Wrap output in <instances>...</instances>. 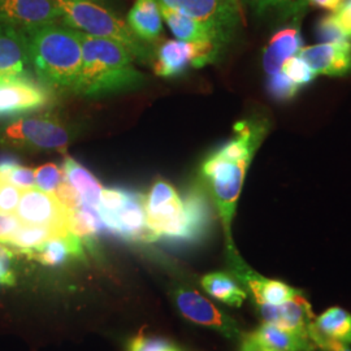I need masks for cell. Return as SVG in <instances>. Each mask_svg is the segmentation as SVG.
Listing matches in <instances>:
<instances>
[{"label": "cell", "mask_w": 351, "mask_h": 351, "mask_svg": "<svg viewBox=\"0 0 351 351\" xmlns=\"http://www.w3.org/2000/svg\"><path fill=\"white\" fill-rule=\"evenodd\" d=\"M82 64L73 93L81 97H101L138 88L145 75L133 65L134 58L119 42L80 32Z\"/></svg>", "instance_id": "1"}, {"label": "cell", "mask_w": 351, "mask_h": 351, "mask_svg": "<svg viewBox=\"0 0 351 351\" xmlns=\"http://www.w3.org/2000/svg\"><path fill=\"white\" fill-rule=\"evenodd\" d=\"M30 64L50 90L73 91L82 64L80 32L58 23L26 32Z\"/></svg>", "instance_id": "2"}, {"label": "cell", "mask_w": 351, "mask_h": 351, "mask_svg": "<svg viewBox=\"0 0 351 351\" xmlns=\"http://www.w3.org/2000/svg\"><path fill=\"white\" fill-rule=\"evenodd\" d=\"M60 11V20L81 33L119 42L139 63L152 62L150 46L136 37L125 21L94 0H53Z\"/></svg>", "instance_id": "3"}, {"label": "cell", "mask_w": 351, "mask_h": 351, "mask_svg": "<svg viewBox=\"0 0 351 351\" xmlns=\"http://www.w3.org/2000/svg\"><path fill=\"white\" fill-rule=\"evenodd\" d=\"M250 163V158L228 159L215 151L202 165V175L210 185L215 206L226 230L228 252L236 251L230 226Z\"/></svg>", "instance_id": "4"}, {"label": "cell", "mask_w": 351, "mask_h": 351, "mask_svg": "<svg viewBox=\"0 0 351 351\" xmlns=\"http://www.w3.org/2000/svg\"><path fill=\"white\" fill-rule=\"evenodd\" d=\"M73 139L72 130L52 113L20 117L0 132V143L30 151L64 152Z\"/></svg>", "instance_id": "5"}, {"label": "cell", "mask_w": 351, "mask_h": 351, "mask_svg": "<svg viewBox=\"0 0 351 351\" xmlns=\"http://www.w3.org/2000/svg\"><path fill=\"white\" fill-rule=\"evenodd\" d=\"M160 5L190 16L213 29L226 43L234 34L243 12L239 0H156Z\"/></svg>", "instance_id": "6"}, {"label": "cell", "mask_w": 351, "mask_h": 351, "mask_svg": "<svg viewBox=\"0 0 351 351\" xmlns=\"http://www.w3.org/2000/svg\"><path fill=\"white\" fill-rule=\"evenodd\" d=\"M220 50L221 46L215 42L165 40L159 43L154 55V72L164 78L177 77L182 75L189 66L202 68L213 63Z\"/></svg>", "instance_id": "7"}, {"label": "cell", "mask_w": 351, "mask_h": 351, "mask_svg": "<svg viewBox=\"0 0 351 351\" xmlns=\"http://www.w3.org/2000/svg\"><path fill=\"white\" fill-rule=\"evenodd\" d=\"M51 101L50 88L30 75H0V119L34 112Z\"/></svg>", "instance_id": "8"}, {"label": "cell", "mask_w": 351, "mask_h": 351, "mask_svg": "<svg viewBox=\"0 0 351 351\" xmlns=\"http://www.w3.org/2000/svg\"><path fill=\"white\" fill-rule=\"evenodd\" d=\"M69 213L53 194L33 188L23 190L14 215L21 224L50 226L64 237L71 233Z\"/></svg>", "instance_id": "9"}, {"label": "cell", "mask_w": 351, "mask_h": 351, "mask_svg": "<svg viewBox=\"0 0 351 351\" xmlns=\"http://www.w3.org/2000/svg\"><path fill=\"white\" fill-rule=\"evenodd\" d=\"M111 236L128 242H156V236L147 226L146 197L128 190L124 206L116 213H101Z\"/></svg>", "instance_id": "10"}, {"label": "cell", "mask_w": 351, "mask_h": 351, "mask_svg": "<svg viewBox=\"0 0 351 351\" xmlns=\"http://www.w3.org/2000/svg\"><path fill=\"white\" fill-rule=\"evenodd\" d=\"M176 303L182 316L193 323L210 326L228 339H239L242 335L239 324L230 316L221 313L195 290L180 289L176 293Z\"/></svg>", "instance_id": "11"}, {"label": "cell", "mask_w": 351, "mask_h": 351, "mask_svg": "<svg viewBox=\"0 0 351 351\" xmlns=\"http://www.w3.org/2000/svg\"><path fill=\"white\" fill-rule=\"evenodd\" d=\"M228 259L233 275L239 278L245 288L247 289L246 293H250L255 304H280L290 301L291 298L302 293L301 290L291 288L278 280H271L261 276L246 265L241 259L237 250L228 252Z\"/></svg>", "instance_id": "12"}, {"label": "cell", "mask_w": 351, "mask_h": 351, "mask_svg": "<svg viewBox=\"0 0 351 351\" xmlns=\"http://www.w3.org/2000/svg\"><path fill=\"white\" fill-rule=\"evenodd\" d=\"M60 17L53 0H0V23L25 32L58 23Z\"/></svg>", "instance_id": "13"}, {"label": "cell", "mask_w": 351, "mask_h": 351, "mask_svg": "<svg viewBox=\"0 0 351 351\" xmlns=\"http://www.w3.org/2000/svg\"><path fill=\"white\" fill-rule=\"evenodd\" d=\"M298 56L308 64L316 75L341 77L351 71V43L348 39L302 47Z\"/></svg>", "instance_id": "14"}, {"label": "cell", "mask_w": 351, "mask_h": 351, "mask_svg": "<svg viewBox=\"0 0 351 351\" xmlns=\"http://www.w3.org/2000/svg\"><path fill=\"white\" fill-rule=\"evenodd\" d=\"M256 307L259 308L264 323L285 328L308 337V328L313 324L315 317L310 303L302 293L290 301L280 304L259 303Z\"/></svg>", "instance_id": "15"}, {"label": "cell", "mask_w": 351, "mask_h": 351, "mask_svg": "<svg viewBox=\"0 0 351 351\" xmlns=\"http://www.w3.org/2000/svg\"><path fill=\"white\" fill-rule=\"evenodd\" d=\"M30 66L25 30L0 23V75H30Z\"/></svg>", "instance_id": "16"}, {"label": "cell", "mask_w": 351, "mask_h": 351, "mask_svg": "<svg viewBox=\"0 0 351 351\" xmlns=\"http://www.w3.org/2000/svg\"><path fill=\"white\" fill-rule=\"evenodd\" d=\"M163 16L156 0H136L128 13L126 24L132 33L142 42L151 45L160 39L163 30Z\"/></svg>", "instance_id": "17"}, {"label": "cell", "mask_w": 351, "mask_h": 351, "mask_svg": "<svg viewBox=\"0 0 351 351\" xmlns=\"http://www.w3.org/2000/svg\"><path fill=\"white\" fill-rule=\"evenodd\" d=\"M302 47L303 43L298 26H290L278 30L264 49L263 66L265 73L272 75L280 72L285 60L298 55Z\"/></svg>", "instance_id": "18"}, {"label": "cell", "mask_w": 351, "mask_h": 351, "mask_svg": "<svg viewBox=\"0 0 351 351\" xmlns=\"http://www.w3.org/2000/svg\"><path fill=\"white\" fill-rule=\"evenodd\" d=\"M85 245L81 239L69 233L65 237H55L43 243L37 250L32 251L26 258L49 267H59L66 263L71 258L84 259Z\"/></svg>", "instance_id": "19"}, {"label": "cell", "mask_w": 351, "mask_h": 351, "mask_svg": "<svg viewBox=\"0 0 351 351\" xmlns=\"http://www.w3.org/2000/svg\"><path fill=\"white\" fill-rule=\"evenodd\" d=\"M160 11L167 25L177 39L185 42H215L221 47L226 45L217 33L201 21L164 5H160Z\"/></svg>", "instance_id": "20"}, {"label": "cell", "mask_w": 351, "mask_h": 351, "mask_svg": "<svg viewBox=\"0 0 351 351\" xmlns=\"http://www.w3.org/2000/svg\"><path fill=\"white\" fill-rule=\"evenodd\" d=\"M252 339L277 351H316L314 342L301 333L285 328L264 323L255 332L250 333Z\"/></svg>", "instance_id": "21"}, {"label": "cell", "mask_w": 351, "mask_h": 351, "mask_svg": "<svg viewBox=\"0 0 351 351\" xmlns=\"http://www.w3.org/2000/svg\"><path fill=\"white\" fill-rule=\"evenodd\" d=\"M64 180L78 191L84 203L98 207L101 201V181L93 175L88 168L78 163L72 156H65L63 162Z\"/></svg>", "instance_id": "22"}, {"label": "cell", "mask_w": 351, "mask_h": 351, "mask_svg": "<svg viewBox=\"0 0 351 351\" xmlns=\"http://www.w3.org/2000/svg\"><path fill=\"white\" fill-rule=\"evenodd\" d=\"M188 217V243L197 242L206 234L211 223V210L201 188L194 186L182 198Z\"/></svg>", "instance_id": "23"}, {"label": "cell", "mask_w": 351, "mask_h": 351, "mask_svg": "<svg viewBox=\"0 0 351 351\" xmlns=\"http://www.w3.org/2000/svg\"><path fill=\"white\" fill-rule=\"evenodd\" d=\"M313 329L326 339L351 345V315L339 307H332L316 317Z\"/></svg>", "instance_id": "24"}, {"label": "cell", "mask_w": 351, "mask_h": 351, "mask_svg": "<svg viewBox=\"0 0 351 351\" xmlns=\"http://www.w3.org/2000/svg\"><path fill=\"white\" fill-rule=\"evenodd\" d=\"M55 237H63V236H60L50 226L21 224L11 239L5 243V246L10 247L14 254H21L26 256L29 252L37 250L49 239H55Z\"/></svg>", "instance_id": "25"}, {"label": "cell", "mask_w": 351, "mask_h": 351, "mask_svg": "<svg viewBox=\"0 0 351 351\" xmlns=\"http://www.w3.org/2000/svg\"><path fill=\"white\" fill-rule=\"evenodd\" d=\"M203 289L217 301L224 302L229 306L239 307L247 297L246 290L239 287L229 275L226 274H210L202 278Z\"/></svg>", "instance_id": "26"}, {"label": "cell", "mask_w": 351, "mask_h": 351, "mask_svg": "<svg viewBox=\"0 0 351 351\" xmlns=\"http://www.w3.org/2000/svg\"><path fill=\"white\" fill-rule=\"evenodd\" d=\"M34 177L36 188L53 194V191L64 181L63 168L55 163L43 164L34 169Z\"/></svg>", "instance_id": "27"}, {"label": "cell", "mask_w": 351, "mask_h": 351, "mask_svg": "<svg viewBox=\"0 0 351 351\" xmlns=\"http://www.w3.org/2000/svg\"><path fill=\"white\" fill-rule=\"evenodd\" d=\"M281 72L300 88L308 85L316 77V73L308 66V64L301 59L298 55L291 56L288 60H285V63L282 64Z\"/></svg>", "instance_id": "28"}, {"label": "cell", "mask_w": 351, "mask_h": 351, "mask_svg": "<svg viewBox=\"0 0 351 351\" xmlns=\"http://www.w3.org/2000/svg\"><path fill=\"white\" fill-rule=\"evenodd\" d=\"M178 195L176 189L164 180L156 181L150 190V194L146 197V213L154 211L162 207L165 203L173 201Z\"/></svg>", "instance_id": "29"}, {"label": "cell", "mask_w": 351, "mask_h": 351, "mask_svg": "<svg viewBox=\"0 0 351 351\" xmlns=\"http://www.w3.org/2000/svg\"><path fill=\"white\" fill-rule=\"evenodd\" d=\"M300 86L295 85L289 77L284 75L281 71L275 75H269L268 80V90L276 99H291L298 93Z\"/></svg>", "instance_id": "30"}, {"label": "cell", "mask_w": 351, "mask_h": 351, "mask_svg": "<svg viewBox=\"0 0 351 351\" xmlns=\"http://www.w3.org/2000/svg\"><path fill=\"white\" fill-rule=\"evenodd\" d=\"M128 190L123 188L103 189L99 206V213H116L126 201Z\"/></svg>", "instance_id": "31"}, {"label": "cell", "mask_w": 351, "mask_h": 351, "mask_svg": "<svg viewBox=\"0 0 351 351\" xmlns=\"http://www.w3.org/2000/svg\"><path fill=\"white\" fill-rule=\"evenodd\" d=\"M23 190L12 185L7 178L0 182V213H14Z\"/></svg>", "instance_id": "32"}, {"label": "cell", "mask_w": 351, "mask_h": 351, "mask_svg": "<svg viewBox=\"0 0 351 351\" xmlns=\"http://www.w3.org/2000/svg\"><path fill=\"white\" fill-rule=\"evenodd\" d=\"M12 185L17 186L21 190L36 188V177H34V169L29 167H23L21 164L13 168L11 172L7 175H3Z\"/></svg>", "instance_id": "33"}, {"label": "cell", "mask_w": 351, "mask_h": 351, "mask_svg": "<svg viewBox=\"0 0 351 351\" xmlns=\"http://www.w3.org/2000/svg\"><path fill=\"white\" fill-rule=\"evenodd\" d=\"M53 195L69 211H75L82 203V199H81L78 191L69 182H66L65 180L53 191Z\"/></svg>", "instance_id": "34"}, {"label": "cell", "mask_w": 351, "mask_h": 351, "mask_svg": "<svg viewBox=\"0 0 351 351\" xmlns=\"http://www.w3.org/2000/svg\"><path fill=\"white\" fill-rule=\"evenodd\" d=\"M129 351H180L173 345L160 339H147L143 335H139L137 339L130 343Z\"/></svg>", "instance_id": "35"}, {"label": "cell", "mask_w": 351, "mask_h": 351, "mask_svg": "<svg viewBox=\"0 0 351 351\" xmlns=\"http://www.w3.org/2000/svg\"><path fill=\"white\" fill-rule=\"evenodd\" d=\"M317 34L322 42H341L346 40V38L342 36L339 27L336 25V21L333 19V14L324 16L319 25H317Z\"/></svg>", "instance_id": "36"}, {"label": "cell", "mask_w": 351, "mask_h": 351, "mask_svg": "<svg viewBox=\"0 0 351 351\" xmlns=\"http://www.w3.org/2000/svg\"><path fill=\"white\" fill-rule=\"evenodd\" d=\"M20 226L21 223L14 213H0V243L5 246Z\"/></svg>", "instance_id": "37"}, {"label": "cell", "mask_w": 351, "mask_h": 351, "mask_svg": "<svg viewBox=\"0 0 351 351\" xmlns=\"http://www.w3.org/2000/svg\"><path fill=\"white\" fill-rule=\"evenodd\" d=\"M333 19L342 36L346 39L351 38V0H346L339 11L333 13Z\"/></svg>", "instance_id": "38"}, {"label": "cell", "mask_w": 351, "mask_h": 351, "mask_svg": "<svg viewBox=\"0 0 351 351\" xmlns=\"http://www.w3.org/2000/svg\"><path fill=\"white\" fill-rule=\"evenodd\" d=\"M14 256L12 250L0 252V285H13L14 276L11 271V259Z\"/></svg>", "instance_id": "39"}, {"label": "cell", "mask_w": 351, "mask_h": 351, "mask_svg": "<svg viewBox=\"0 0 351 351\" xmlns=\"http://www.w3.org/2000/svg\"><path fill=\"white\" fill-rule=\"evenodd\" d=\"M246 1L254 10V12L262 14V13L275 10V8H281V7L289 5V4L294 3L295 0H246Z\"/></svg>", "instance_id": "40"}, {"label": "cell", "mask_w": 351, "mask_h": 351, "mask_svg": "<svg viewBox=\"0 0 351 351\" xmlns=\"http://www.w3.org/2000/svg\"><path fill=\"white\" fill-rule=\"evenodd\" d=\"M307 4L314 5L317 8H323L329 12H336L339 11V7L346 1V0H304Z\"/></svg>", "instance_id": "41"}, {"label": "cell", "mask_w": 351, "mask_h": 351, "mask_svg": "<svg viewBox=\"0 0 351 351\" xmlns=\"http://www.w3.org/2000/svg\"><path fill=\"white\" fill-rule=\"evenodd\" d=\"M239 351H277L265 346L263 343L258 342L256 339H252L250 335H246L242 339V345Z\"/></svg>", "instance_id": "42"}, {"label": "cell", "mask_w": 351, "mask_h": 351, "mask_svg": "<svg viewBox=\"0 0 351 351\" xmlns=\"http://www.w3.org/2000/svg\"><path fill=\"white\" fill-rule=\"evenodd\" d=\"M17 165H20V162H19L17 158L11 156V155H1L0 156V173L1 175H7Z\"/></svg>", "instance_id": "43"}, {"label": "cell", "mask_w": 351, "mask_h": 351, "mask_svg": "<svg viewBox=\"0 0 351 351\" xmlns=\"http://www.w3.org/2000/svg\"><path fill=\"white\" fill-rule=\"evenodd\" d=\"M94 1H97V3H101V4H103V3H106L107 0H94Z\"/></svg>", "instance_id": "44"}]
</instances>
